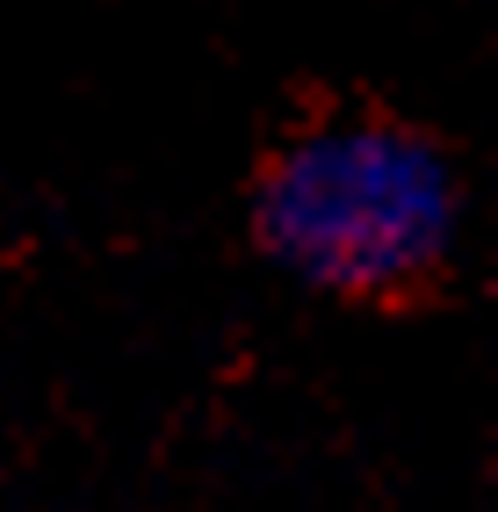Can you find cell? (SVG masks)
I'll return each mask as SVG.
<instances>
[{"label":"cell","instance_id":"cell-1","mask_svg":"<svg viewBox=\"0 0 498 512\" xmlns=\"http://www.w3.org/2000/svg\"><path fill=\"white\" fill-rule=\"evenodd\" d=\"M246 224L260 260L296 289L397 303L455 260L470 188L434 130L397 116H332L268 152Z\"/></svg>","mask_w":498,"mask_h":512}]
</instances>
